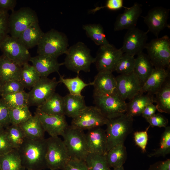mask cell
<instances>
[{"label":"cell","instance_id":"1","mask_svg":"<svg viewBox=\"0 0 170 170\" xmlns=\"http://www.w3.org/2000/svg\"><path fill=\"white\" fill-rule=\"evenodd\" d=\"M47 139L33 140L26 138L17 149L23 166L27 170L47 168L46 160Z\"/></svg>","mask_w":170,"mask_h":170},{"label":"cell","instance_id":"2","mask_svg":"<svg viewBox=\"0 0 170 170\" xmlns=\"http://www.w3.org/2000/svg\"><path fill=\"white\" fill-rule=\"evenodd\" d=\"M63 65L69 70L78 74L81 71L88 72L94 63V58L90 50L83 42H79L68 48Z\"/></svg>","mask_w":170,"mask_h":170},{"label":"cell","instance_id":"3","mask_svg":"<svg viewBox=\"0 0 170 170\" xmlns=\"http://www.w3.org/2000/svg\"><path fill=\"white\" fill-rule=\"evenodd\" d=\"M133 118L125 113L109 119L105 131L107 143L106 153L115 145L124 144L127 136L133 130Z\"/></svg>","mask_w":170,"mask_h":170},{"label":"cell","instance_id":"4","mask_svg":"<svg viewBox=\"0 0 170 170\" xmlns=\"http://www.w3.org/2000/svg\"><path fill=\"white\" fill-rule=\"evenodd\" d=\"M37 46L38 55L57 59L65 54L68 48V41L64 33L52 29L44 33Z\"/></svg>","mask_w":170,"mask_h":170},{"label":"cell","instance_id":"5","mask_svg":"<svg viewBox=\"0 0 170 170\" xmlns=\"http://www.w3.org/2000/svg\"><path fill=\"white\" fill-rule=\"evenodd\" d=\"M62 136L71 159L85 161L89 153L84 131L69 125Z\"/></svg>","mask_w":170,"mask_h":170},{"label":"cell","instance_id":"6","mask_svg":"<svg viewBox=\"0 0 170 170\" xmlns=\"http://www.w3.org/2000/svg\"><path fill=\"white\" fill-rule=\"evenodd\" d=\"M46 160L50 170H63L71 159L64 142L59 137L47 139Z\"/></svg>","mask_w":170,"mask_h":170},{"label":"cell","instance_id":"7","mask_svg":"<svg viewBox=\"0 0 170 170\" xmlns=\"http://www.w3.org/2000/svg\"><path fill=\"white\" fill-rule=\"evenodd\" d=\"M145 48L154 67L170 68V40L167 35L152 40Z\"/></svg>","mask_w":170,"mask_h":170},{"label":"cell","instance_id":"8","mask_svg":"<svg viewBox=\"0 0 170 170\" xmlns=\"http://www.w3.org/2000/svg\"><path fill=\"white\" fill-rule=\"evenodd\" d=\"M38 22L37 13L30 7H23L14 10L9 16V33L17 38L28 27Z\"/></svg>","mask_w":170,"mask_h":170},{"label":"cell","instance_id":"9","mask_svg":"<svg viewBox=\"0 0 170 170\" xmlns=\"http://www.w3.org/2000/svg\"><path fill=\"white\" fill-rule=\"evenodd\" d=\"M94 103L108 119L114 118L126 112L127 103L118 95L93 94Z\"/></svg>","mask_w":170,"mask_h":170},{"label":"cell","instance_id":"10","mask_svg":"<svg viewBox=\"0 0 170 170\" xmlns=\"http://www.w3.org/2000/svg\"><path fill=\"white\" fill-rule=\"evenodd\" d=\"M108 120L95 106H87L72 119L71 126L84 131L106 125Z\"/></svg>","mask_w":170,"mask_h":170},{"label":"cell","instance_id":"11","mask_svg":"<svg viewBox=\"0 0 170 170\" xmlns=\"http://www.w3.org/2000/svg\"><path fill=\"white\" fill-rule=\"evenodd\" d=\"M0 49L2 55L21 66L28 63L31 57L28 50L17 38L8 35L0 43Z\"/></svg>","mask_w":170,"mask_h":170},{"label":"cell","instance_id":"12","mask_svg":"<svg viewBox=\"0 0 170 170\" xmlns=\"http://www.w3.org/2000/svg\"><path fill=\"white\" fill-rule=\"evenodd\" d=\"M123 54L121 48L117 49L110 43L100 46L94 58V63L98 72L114 71Z\"/></svg>","mask_w":170,"mask_h":170},{"label":"cell","instance_id":"13","mask_svg":"<svg viewBox=\"0 0 170 170\" xmlns=\"http://www.w3.org/2000/svg\"><path fill=\"white\" fill-rule=\"evenodd\" d=\"M59 83L55 77L52 79L41 77L28 92V106L38 107L42 104L55 93Z\"/></svg>","mask_w":170,"mask_h":170},{"label":"cell","instance_id":"14","mask_svg":"<svg viewBox=\"0 0 170 170\" xmlns=\"http://www.w3.org/2000/svg\"><path fill=\"white\" fill-rule=\"evenodd\" d=\"M136 27L128 30L121 48L123 53L134 56L143 52L147 43V33Z\"/></svg>","mask_w":170,"mask_h":170},{"label":"cell","instance_id":"15","mask_svg":"<svg viewBox=\"0 0 170 170\" xmlns=\"http://www.w3.org/2000/svg\"><path fill=\"white\" fill-rule=\"evenodd\" d=\"M116 78L117 94L123 100H130L140 92L143 84L133 72L120 74Z\"/></svg>","mask_w":170,"mask_h":170},{"label":"cell","instance_id":"16","mask_svg":"<svg viewBox=\"0 0 170 170\" xmlns=\"http://www.w3.org/2000/svg\"><path fill=\"white\" fill-rule=\"evenodd\" d=\"M169 9L163 7H155L150 9L144 17V22L150 32L158 37L160 32L166 27Z\"/></svg>","mask_w":170,"mask_h":170},{"label":"cell","instance_id":"17","mask_svg":"<svg viewBox=\"0 0 170 170\" xmlns=\"http://www.w3.org/2000/svg\"><path fill=\"white\" fill-rule=\"evenodd\" d=\"M45 132L52 137L62 136L68 127L65 115H48L36 111Z\"/></svg>","mask_w":170,"mask_h":170},{"label":"cell","instance_id":"18","mask_svg":"<svg viewBox=\"0 0 170 170\" xmlns=\"http://www.w3.org/2000/svg\"><path fill=\"white\" fill-rule=\"evenodd\" d=\"M88 130L85 134L89 153L105 155L107 148L105 131L101 127L92 128Z\"/></svg>","mask_w":170,"mask_h":170},{"label":"cell","instance_id":"19","mask_svg":"<svg viewBox=\"0 0 170 170\" xmlns=\"http://www.w3.org/2000/svg\"><path fill=\"white\" fill-rule=\"evenodd\" d=\"M92 82L93 94L118 95L116 77L112 73L98 72Z\"/></svg>","mask_w":170,"mask_h":170},{"label":"cell","instance_id":"20","mask_svg":"<svg viewBox=\"0 0 170 170\" xmlns=\"http://www.w3.org/2000/svg\"><path fill=\"white\" fill-rule=\"evenodd\" d=\"M142 12L141 4L136 3L131 7L126 8L119 14L114 25V30L117 31L136 27L137 21Z\"/></svg>","mask_w":170,"mask_h":170},{"label":"cell","instance_id":"21","mask_svg":"<svg viewBox=\"0 0 170 170\" xmlns=\"http://www.w3.org/2000/svg\"><path fill=\"white\" fill-rule=\"evenodd\" d=\"M35 67L41 77H47L51 74L58 72L63 63H59L57 59L43 55L31 57L30 61Z\"/></svg>","mask_w":170,"mask_h":170},{"label":"cell","instance_id":"22","mask_svg":"<svg viewBox=\"0 0 170 170\" xmlns=\"http://www.w3.org/2000/svg\"><path fill=\"white\" fill-rule=\"evenodd\" d=\"M169 76L170 68L154 67L143 84L140 92L154 96Z\"/></svg>","mask_w":170,"mask_h":170},{"label":"cell","instance_id":"23","mask_svg":"<svg viewBox=\"0 0 170 170\" xmlns=\"http://www.w3.org/2000/svg\"><path fill=\"white\" fill-rule=\"evenodd\" d=\"M22 66L3 55L0 56V82L2 84L11 81L20 80Z\"/></svg>","mask_w":170,"mask_h":170},{"label":"cell","instance_id":"24","mask_svg":"<svg viewBox=\"0 0 170 170\" xmlns=\"http://www.w3.org/2000/svg\"><path fill=\"white\" fill-rule=\"evenodd\" d=\"M19 125L26 138L33 140L44 138L45 131L36 112L34 116Z\"/></svg>","mask_w":170,"mask_h":170},{"label":"cell","instance_id":"25","mask_svg":"<svg viewBox=\"0 0 170 170\" xmlns=\"http://www.w3.org/2000/svg\"><path fill=\"white\" fill-rule=\"evenodd\" d=\"M65 116L72 119L79 115L86 107L84 97L68 94L63 97Z\"/></svg>","mask_w":170,"mask_h":170},{"label":"cell","instance_id":"26","mask_svg":"<svg viewBox=\"0 0 170 170\" xmlns=\"http://www.w3.org/2000/svg\"><path fill=\"white\" fill-rule=\"evenodd\" d=\"M154 95L139 93L127 103L126 113L133 118L141 115L144 109L148 105L154 102Z\"/></svg>","mask_w":170,"mask_h":170},{"label":"cell","instance_id":"27","mask_svg":"<svg viewBox=\"0 0 170 170\" xmlns=\"http://www.w3.org/2000/svg\"><path fill=\"white\" fill-rule=\"evenodd\" d=\"M36 111L48 115H65L63 97L55 92L46 101L37 107Z\"/></svg>","mask_w":170,"mask_h":170},{"label":"cell","instance_id":"28","mask_svg":"<svg viewBox=\"0 0 170 170\" xmlns=\"http://www.w3.org/2000/svg\"><path fill=\"white\" fill-rule=\"evenodd\" d=\"M44 34L38 22L28 27L17 39L28 50L38 45Z\"/></svg>","mask_w":170,"mask_h":170},{"label":"cell","instance_id":"29","mask_svg":"<svg viewBox=\"0 0 170 170\" xmlns=\"http://www.w3.org/2000/svg\"><path fill=\"white\" fill-rule=\"evenodd\" d=\"M137 55L135 59L133 72L143 85L154 67L147 54L142 52Z\"/></svg>","mask_w":170,"mask_h":170},{"label":"cell","instance_id":"30","mask_svg":"<svg viewBox=\"0 0 170 170\" xmlns=\"http://www.w3.org/2000/svg\"><path fill=\"white\" fill-rule=\"evenodd\" d=\"M170 76L161 86L154 98L157 110L161 113H170Z\"/></svg>","mask_w":170,"mask_h":170},{"label":"cell","instance_id":"31","mask_svg":"<svg viewBox=\"0 0 170 170\" xmlns=\"http://www.w3.org/2000/svg\"><path fill=\"white\" fill-rule=\"evenodd\" d=\"M127 156L126 149L124 144L115 145L105 155L109 167L113 168L123 166L126 160Z\"/></svg>","mask_w":170,"mask_h":170},{"label":"cell","instance_id":"32","mask_svg":"<svg viewBox=\"0 0 170 170\" xmlns=\"http://www.w3.org/2000/svg\"><path fill=\"white\" fill-rule=\"evenodd\" d=\"M1 170H25L17 149L0 156Z\"/></svg>","mask_w":170,"mask_h":170},{"label":"cell","instance_id":"33","mask_svg":"<svg viewBox=\"0 0 170 170\" xmlns=\"http://www.w3.org/2000/svg\"><path fill=\"white\" fill-rule=\"evenodd\" d=\"M87 36L97 45L102 46L109 43L106 38L102 26L100 24H88L83 26Z\"/></svg>","mask_w":170,"mask_h":170},{"label":"cell","instance_id":"34","mask_svg":"<svg viewBox=\"0 0 170 170\" xmlns=\"http://www.w3.org/2000/svg\"><path fill=\"white\" fill-rule=\"evenodd\" d=\"M40 78L39 74L32 65L27 63L22 66L20 81L25 88H31Z\"/></svg>","mask_w":170,"mask_h":170},{"label":"cell","instance_id":"35","mask_svg":"<svg viewBox=\"0 0 170 170\" xmlns=\"http://www.w3.org/2000/svg\"><path fill=\"white\" fill-rule=\"evenodd\" d=\"M59 82L63 83L70 93L74 95H81L82 90L86 87L92 85L93 82L86 83L78 75L72 78H65L60 74Z\"/></svg>","mask_w":170,"mask_h":170},{"label":"cell","instance_id":"36","mask_svg":"<svg viewBox=\"0 0 170 170\" xmlns=\"http://www.w3.org/2000/svg\"><path fill=\"white\" fill-rule=\"evenodd\" d=\"M6 136L14 149H18L26 138L19 125L10 124L4 129Z\"/></svg>","mask_w":170,"mask_h":170},{"label":"cell","instance_id":"37","mask_svg":"<svg viewBox=\"0 0 170 170\" xmlns=\"http://www.w3.org/2000/svg\"><path fill=\"white\" fill-rule=\"evenodd\" d=\"M1 97L8 109L28 105V93L24 90Z\"/></svg>","mask_w":170,"mask_h":170},{"label":"cell","instance_id":"38","mask_svg":"<svg viewBox=\"0 0 170 170\" xmlns=\"http://www.w3.org/2000/svg\"><path fill=\"white\" fill-rule=\"evenodd\" d=\"M28 105L8 109L11 124L19 125L33 116Z\"/></svg>","mask_w":170,"mask_h":170},{"label":"cell","instance_id":"39","mask_svg":"<svg viewBox=\"0 0 170 170\" xmlns=\"http://www.w3.org/2000/svg\"><path fill=\"white\" fill-rule=\"evenodd\" d=\"M85 162L89 170H111L107 162L105 155L89 153Z\"/></svg>","mask_w":170,"mask_h":170},{"label":"cell","instance_id":"40","mask_svg":"<svg viewBox=\"0 0 170 170\" xmlns=\"http://www.w3.org/2000/svg\"><path fill=\"white\" fill-rule=\"evenodd\" d=\"M135 59L134 56L123 53L116 64L115 71L120 75L128 74L133 72Z\"/></svg>","mask_w":170,"mask_h":170},{"label":"cell","instance_id":"41","mask_svg":"<svg viewBox=\"0 0 170 170\" xmlns=\"http://www.w3.org/2000/svg\"><path fill=\"white\" fill-rule=\"evenodd\" d=\"M170 153V127L167 126L162 135L159 148L148 155L150 157L164 156Z\"/></svg>","mask_w":170,"mask_h":170},{"label":"cell","instance_id":"42","mask_svg":"<svg viewBox=\"0 0 170 170\" xmlns=\"http://www.w3.org/2000/svg\"><path fill=\"white\" fill-rule=\"evenodd\" d=\"M24 87L19 81H8L2 84L1 96L21 92L24 90Z\"/></svg>","mask_w":170,"mask_h":170},{"label":"cell","instance_id":"43","mask_svg":"<svg viewBox=\"0 0 170 170\" xmlns=\"http://www.w3.org/2000/svg\"><path fill=\"white\" fill-rule=\"evenodd\" d=\"M150 126L149 125L145 130L136 132L133 134L134 139L136 145L141 149L143 152H146L148 140L147 132Z\"/></svg>","mask_w":170,"mask_h":170},{"label":"cell","instance_id":"44","mask_svg":"<svg viewBox=\"0 0 170 170\" xmlns=\"http://www.w3.org/2000/svg\"><path fill=\"white\" fill-rule=\"evenodd\" d=\"M8 12L0 11V43L9 34Z\"/></svg>","mask_w":170,"mask_h":170},{"label":"cell","instance_id":"45","mask_svg":"<svg viewBox=\"0 0 170 170\" xmlns=\"http://www.w3.org/2000/svg\"><path fill=\"white\" fill-rule=\"evenodd\" d=\"M152 127L166 128L168 124V119L160 113L155 114L150 118L146 119Z\"/></svg>","mask_w":170,"mask_h":170},{"label":"cell","instance_id":"46","mask_svg":"<svg viewBox=\"0 0 170 170\" xmlns=\"http://www.w3.org/2000/svg\"><path fill=\"white\" fill-rule=\"evenodd\" d=\"M11 124L8 109L1 98H0V125L5 128Z\"/></svg>","mask_w":170,"mask_h":170},{"label":"cell","instance_id":"47","mask_svg":"<svg viewBox=\"0 0 170 170\" xmlns=\"http://www.w3.org/2000/svg\"><path fill=\"white\" fill-rule=\"evenodd\" d=\"M123 4V1L122 0H108L105 6L96 7L91 10L90 12L94 14L98 11L104 8H106L111 10H116L124 7Z\"/></svg>","mask_w":170,"mask_h":170},{"label":"cell","instance_id":"48","mask_svg":"<svg viewBox=\"0 0 170 170\" xmlns=\"http://www.w3.org/2000/svg\"><path fill=\"white\" fill-rule=\"evenodd\" d=\"M14 149L7 139L4 130L0 133V156L8 153Z\"/></svg>","mask_w":170,"mask_h":170},{"label":"cell","instance_id":"49","mask_svg":"<svg viewBox=\"0 0 170 170\" xmlns=\"http://www.w3.org/2000/svg\"><path fill=\"white\" fill-rule=\"evenodd\" d=\"M63 170H89L85 161L71 159Z\"/></svg>","mask_w":170,"mask_h":170},{"label":"cell","instance_id":"50","mask_svg":"<svg viewBox=\"0 0 170 170\" xmlns=\"http://www.w3.org/2000/svg\"><path fill=\"white\" fill-rule=\"evenodd\" d=\"M148 170H170V159L157 162L150 165Z\"/></svg>","mask_w":170,"mask_h":170},{"label":"cell","instance_id":"51","mask_svg":"<svg viewBox=\"0 0 170 170\" xmlns=\"http://www.w3.org/2000/svg\"><path fill=\"white\" fill-rule=\"evenodd\" d=\"M17 4L16 0H0V11L8 12L9 10L12 11Z\"/></svg>","mask_w":170,"mask_h":170},{"label":"cell","instance_id":"52","mask_svg":"<svg viewBox=\"0 0 170 170\" xmlns=\"http://www.w3.org/2000/svg\"><path fill=\"white\" fill-rule=\"evenodd\" d=\"M156 110V105L151 103L145 107L141 115L146 120L155 114Z\"/></svg>","mask_w":170,"mask_h":170},{"label":"cell","instance_id":"53","mask_svg":"<svg viewBox=\"0 0 170 170\" xmlns=\"http://www.w3.org/2000/svg\"><path fill=\"white\" fill-rule=\"evenodd\" d=\"M113 168L112 170H125L123 166L117 167Z\"/></svg>","mask_w":170,"mask_h":170},{"label":"cell","instance_id":"54","mask_svg":"<svg viewBox=\"0 0 170 170\" xmlns=\"http://www.w3.org/2000/svg\"><path fill=\"white\" fill-rule=\"evenodd\" d=\"M4 129V128L0 125V133L3 131Z\"/></svg>","mask_w":170,"mask_h":170},{"label":"cell","instance_id":"55","mask_svg":"<svg viewBox=\"0 0 170 170\" xmlns=\"http://www.w3.org/2000/svg\"><path fill=\"white\" fill-rule=\"evenodd\" d=\"M2 86V84L0 82V96H1V87Z\"/></svg>","mask_w":170,"mask_h":170},{"label":"cell","instance_id":"56","mask_svg":"<svg viewBox=\"0 0 170 170\" xmlns=\"http://www.w3.org/2000/svg\"><path fill=\"white\" fill-rule=\"evenodd\" d=\"M0 170H1V169H0Z\"/></svg>","mask_w":170,"mask_h":170}]
</instances>
